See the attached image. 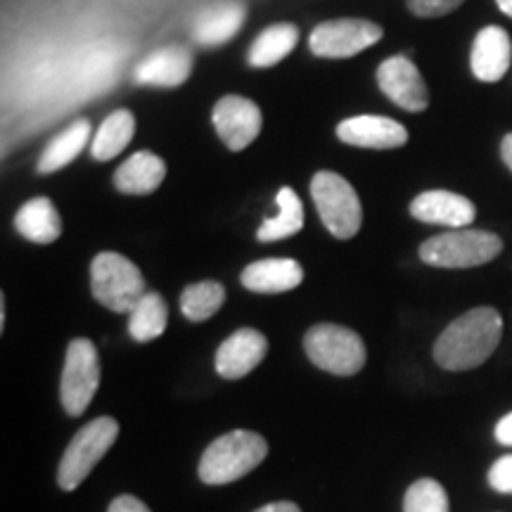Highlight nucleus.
<instances>
[{"mask_svg":"<svg viewBox=\"0 0 512 512\" xmlns=\"http://www.w3.org/2000/svg\"><path fill=\"white\" fill-rule=\"evenodd\" d=\"M503 337V318L491 306H479L463 313L441 332L434 342V361L439 368L472 370L482 366L498 349Z\"/></svg>","mask_w":512,"mask_h":512,"instance_id":"f257e3e1","label":"nucleus"},{"mask_svg":"<svg viewBox=\"0 0 512 512\" xmlns=\"http://www.w3.org/2000/svg\"><path fill=\"white\" fill-rule=\"evenodd\" d=\"M268 444L261 434L249 430H233L211 441L200 460V479L209 486L238 482L254 467L264 463Z\"/></svg>","mask_w":512,"mask_h":512,"instance_id":"f03ea898","label":"nucleus"},{"mask_svg":"<svg viewBox=\"0 0 512 512\" xmlns=\"http://www.w3.org/2000/svg\"><path fill=\"white\" fill-rule=\"evenodd\" d=\"M503 252V240L489 230L458 228L434 235L420 245V259L437 268H475L494 261Z\"/></svg>","mask_w":512,"mask_h":512,"instance_id":"7ed1b4c3","label":"nucleus"},{"mask_svg":"<svg viewBox=\"0 0 512 512\" xmlns=\"http://www.w3.org/2000/svg\"><path fill=\"white\" fill-rule=\"evenodd\" d=\"M91 292L114 313H131L145 297V278L131 259L117 252H102L91 264Z\"/></svg>","mask_w":512,"mask_h":512,"instance_id":"20e7f679","label":"nucleus"},{"mask_svg":"<svg viewBox=\"0 0 512 512\" xmlns=\"http://www.w3.org/2000/svg\"><path fill=\"white\" fill-rule=\"evenodd\" d=\"M304 351L325 373L349 377L366 366V344L358 332L335 323H320L306 332Z\"/></svg>","mask_w":512,"mask_h":512,"instance_id":"39448f33","label":"nucleus"},{"mask_svg":"<svg viewBox=\"0 0 512 512\" xmlns=\"http://www.w3.org/2000/svg\"><path fill=\"white\" fill-rule=\"evenodd\" d=\"M119 437V422L110 418V415H102L88 422L86 427H81L74 434V439L69 441L67 451L57 467V484L62 491H74L76 486H81L83 479L93 472V467L107 456V451L114 446V441Z\"/></svg>","mask_w":512,"mask_h":512,"instance_id":"423d86ee","label":"nucleus"},{"mask_svg":"<svg viewBox=\"0 0 512 512\" xmlns=\"http://www.w3.org/2000/svg\"><path fill=\"white\" fill-rule=\"evenodd\" d=\"M311 197L316 202L323 226L337 240H351L361 230L363 207L354 185L335 171H318L311 181Z\"/></svg>","mask_w":512,"mask_h":512,"instance_id":"0eeeda50","label":"nucleus"},{"mask_svg":"<svg viewBox=\"0 0 512 512\" xmlns=\"http://www.w3.org/2000/svg\"><path fill=\"white\" fill-rule=\"evenodd\" d=\"M100 375L102 368L95 344L86 337L72 339L67 354H64L60 382V401L67 415L79 418V415L86 413L100 387Z\"/></svg>","mask_w":512,"mask_h":512,"instance_id":"6e6552de","label":"nucleus"},{"mask_svg":"<svg viewBox=\"0 0 512 512\" xmlns=\"http://www.w3.org/2000/svg\"><path fill=\"white\" fill-rule=\"evenodd\" d=\"M382 27L368 19H332V22L318 24L309 36V48L313 55L330 57V60H344L354 57L382 38Z\"/></svg>","mask_w":512,"mask_h":512,"instance_id":"1a4fd4ad","label":"nucleus"},{"mask_svg":"<svg viewBox=\"0 0 512 512\" xmlns=\"http://www.w3.org/2000/svg\"><path fill=\"white\" fill-rule=\"evenodd\" d=\"M377 86L406 112H422L430 105V91L418 67L406 55H394L377 67Z\"/></svg>","mask_w":512,"mask_h":512,"instance_id":"9d476101","label":"nucleus"},{"mask_svg":"<svg viewBox=\"0 0 512 512\" xmlns=\"http://www.w3.org/2000/svg\"><path fill=\"white\" fill-rule=\"evenodd\" d=\"M211 119H214V128L219 138L233 152L247 150L261 133L259 105L249 98H242V95H226V98H221L216 102Z\"/></svg>","mask_w":512,"mask_h":512,"instance_id":"9b49d317","label":"nucleus"},{"mask_svg":"<svg viewBox=\"0 0 512 512\" xmlns=\"http://www.w3.org/2000/svg\"><path fill=\"white\" fill-rule=\"evenodd\" d=\"M337 138L354 147H370V150H396L408 143L406 126L389 117L377 114H358V117L339 121Z\"/></svg>","mask_w":512,"mask_h":512,"instance_id":"f8f14e48","label":"nucleus"},{"mask_svg":"<svg viewBox=\"0 0 512 512\" xmlns=\"http://www.w3.org/2000/svg\"><path fill=\"white\" fill-rule=\"evenodd\" d=\"M411 216L415 221L446 226L451 230L467 228L475 221L477 209L467 197L451 190H427L420 192L411 202Z\"/></svg>","mask_w":512,"mask_h":512,"instance_id":"ddd939ff","label":"nucleus"},{"mask_svg":"<svg viewBox=\"0 0 512 512\" xmlns=\"http://www.w3.org/2000/svg\"><path fill=\"white\" fill-rule=\"evenodd\" d=\"M268 354V339L264 332L242 328L233 332L216 351V373L226 380H240L264 361Z\"/></svg>","mask_w":512,"mask_h":512,"instance_id":"4468645a","label":"nucleus"},{"mask_svg":"<svg viewBox=\"0 0 512 512\" xmlns=\"http://www.w3.org/2000/svg\"><path fill=\"white\" fill-rule=\"evenodd\" d=\"M192 74V55L190 50L178 46L159 48L150 53L133 72V81L140 86L155 88H178L190 79Z\"/></svg>","mask_w":512,"mask_h":512,"instance_id":"2eb2a0df","label":"nucleus"},{"mask_svg":"<svg viewBox=\"0 0 512 512\" xmlns=\"http://www.w3.org/2000/svg\"><path fill=\"white\" fill-rule=\"evenodd\" d=\"M512 43L508 31L501 27H484L472 43V74L484 83L501 81L510 69Z\"/></svg>","mask_w":512,"mask_h":512,"instance_id":"dca6fc26","label":"nucleus"},{"mask_svg":"<svg viewBox=\"0 0 512 512\" xmlns=\"http://www.w3.org/2000/svg\"><path fill=\"white\" fill-rule=\"evenodd\" d=\"M240 278L249 292L283 294L302 285L304 271L299 261L287 259V256H273V259H261L249 264Z\"/></svg>","mask_w":512,"mask_h":512,"instance_id":"f3484780","label":"nucleus"},{"mask_svg":"<svg viewBox=\"0 0 512 512\" xmlns=\"http://www.w3.org/2000/svg\"><path fill=\"white\" fill-rule=\"evenodd\" d=\"M245 15L247 10L240 0H223V3L211 5V8L197 15L192 38L207 48L223 46L238 34L242 24H245Z\"/></svg>","mask_w":512,"mask_h":512,"instance_id":"a211bd4d","label":"nucleus"},{"mask_svg":"<svg viewBox=\"0 0 512 512\" xmlns=\"http://www.w3.org/2000/svg\"><path fill=\"white\" fill-rule=\"evenodd\" d=\"M166 178V164L155 152L140 150L128 157L114 174V185L124 195H152Z\"/></svg>","mask_w":512,"mask_h":512,"instance_id":"6ab92c4d","label":"nucleus"},{"mask_svg":"<svg viewBox=\"0 0 512 512\" xmlns=\"http://www.w3.org/2000/svg\"><path fill=\"white\" fill-rule=\"evenodd\" d=\"M15 228L24 240L36 245H50L62 235V216L48 197H34L24 202L15 216Z\"/></svg>","mask_w":512,"mask_h":512,"instance_id":"aec40b11","label":"nucleus"},{"mask_svg":"<svg viewBox=\"0 0 512 512\" xmlns=\"http://www.w3.org/2000/svg\"><path fill=\"white\" fill-rule=\"evenodd\" d=\"M88 140H91V121L79 119L72 126H67L64 131L50 140L46 150H43L41 159H38V174H55V171L64 169L67 164H72L76 157L86 150Z\"/></svg>","mask_w":512,"mask_h":512,"instance_id":"412c9836","label":"nucleus"},{"mask_svg":"<svg viewBox=\"0 0 512 512\" xmlns=\"http://www.w3.org/2000/svg\"><path fill=\"white\" fill-rule=\"evenodd\" d=\"M299 29L294 24H273L256 36V41L249 48L247 62L254 69H268L273 64L283 62L287 55L297 48Z\"/></svg>","mask_w":512,"mask_h":512,"instance_id":"4be33fe9","label":"nucleus"},{"mask_svg":"<svg viewBox=\"0 0 512 512\" xmlns=\"http://www.w3.org/2000/svg\"><path fill=\"white\" fill-rule=\"evenodd\" d=\"M275 204H278V214L268 216L261 223V228L256 230V238L261 242H278L292 238V235H297L304 228V204L299 200L297 192L285 185V188L278 190Z\"/></svg>","mask_w":512,"mask_h":512,"instance_id":"5701e85b","label":"nucleus"},{"mask_svg":"<svg viewBox=\"0 0 512 512\" xmlns=\"http://www.w3.org/2000/svg\"><path fill=\"white\" fill-rule=\"evenodd\" d=\"M136 136V117L128 110H117L102 121L91 143V155L95 162H110L126 150Z\"/></svg>","mask_w":512,"mask_h":512,"instance_id":"b1692460","label":"nucleus"},{"mask_svg":"<svg viewBox=\"0 0 512 512\" xmlns=\"http://www.w3.org/2000/svg\"><path fill=\"white\" fill-rule=\"evenodd\" d=\"M166 323H169V309H166L162 294L147 292L128 313V335L140 344L152 342L164 335Z\"/></svg>","mask_w":512,"mask_h":512,"instance_id":"393cba45","label":"nucleus"},{"mask_svg":"<svg viewBox=\"0 0 512 512\" xmlns=\"http://www.w3.org/2000/svg\"><path fill=\"white\" fill-rule=\"evenodd\" d=\"M226 302V287L216 280H200L181 292V311L192 323L209 320Z\"/></svg>","mask_w":512,"mask_h":512,"instance_id":"a878e982","label":"nucleus"},{"mask_svg":"<svg viewBox=\"0 0 512 512\" xmlns=\"http://www.w3.org/2000/svg\"><path fill=\"white\" fill-rule=\"evenodd\" d=\"M403 512H451L444 486L434 479H418L408 486L403 498Z\"/></svg>","mask_w":512,"mask_h":512,"instance_id":"bb28decb","label":"nucleus"},{"mask_svg":"<svg viewBox=\"0 0 512 512\" xmlns=\"http://www.w3.org/2000/svg\"><path fill=\"white\" fill-rule=\"evenodd\" d=\"M408 10L418 17H444L458 10L465 0H406Z\"/></svg>","mask_w":512,"mask_h":512,"instance_id":"cd10ccee","label":"nucleus"},{"mask_svg":"<svg viewBox=\"0 0 512 512\" xmlns=\"http://www.w3.org/2000/svg\"><path fill=\"white\" fill-rule=\"evenodd\" d=\"M489 484L498 494H512V456L498 458L489 470Z\"/></svg>","mask_w":512,"mask_h":512,"instance_id":"c85d7f7f","label":"nucleus"},{"mask_svg":"<svg viewBox=\"0 0 512 512\" xmlns=\"http://www.w3.org/2000/svg\"><path fill=\"white\" fill-rule=\"evenodd\" d=\"M107 512H152V510L147 508V505L140 501V498L124 494V496L114 498L110 510H107Z\"/></svg>","mask_w":512,"mask_h":512,"instance_id":"c756f323","label":"nucleus"},{"mask_svg":"<svg viewBox=\"0 0 512 512\" xmlns=\"http://www.w3.org/2000/svg\"><path fill=\"white\" fill-rule=\"evenodd\" d=\"M496 441L503 446H512V413L505 415L496 425Z\"/></svg>","mask_w":512,"mask_h":512,"instance_id":"7c9ffc66","label":"nucleus"},{"mask_svg":"<svg viewBox=\"0 0 512 512\" xmlns=\"http://www.w3.org/2000/svg\"><path fill=\"white\" fill-rule=\"evenodd\" d=\"M254 512H302V510H299V505H294V503L278 501V503H268V505H264V508H259Z\"/></svg>","mask_w":512,"mask_h":512,"instance_id":"2f4dec72","label":"nucleus"},{"mask_svg":"<svg viewBox=\"0 0 512 512\" xmlns=\"http://www.w3.org/2000/svg\"><path fill=\"white\" fill-rule=\"evenodd\" d=\"M501 157H503V162L508 164V169L512 171V133H508V136L503 138V143H501Z\"/></svg>","mask_w":512,"mask_h":512,"instance_id":"473e14b6","label":"nucleus"},{"mask_svg":"<svg viewBox=\"0 0 512 512\" xmlns=\"http://www.w3.org/2000/svg\"><path fill=\"white\" fill-rule=\"evenodd\" d=\"M496 3H498V8L505 12V15L512 17V0H496Z\"/></svg>","mask_w":512,"mask_h":512,"instance_id":"72a5a7b5","label":"nucleus"},{"mask_svg":"<svg viewBox=\"0 0 512 512\" xmlns=\"http://www.w3.org/2000/svg\"><path fill=\"white\" fill-rule=\"evenodd\" d=\"M0 328H5V299H0Z\"/></svg>","mask_w":512,"mask_h":512,"instance_id":"f704fd0d","label":"nucleus"}]
</instances>
